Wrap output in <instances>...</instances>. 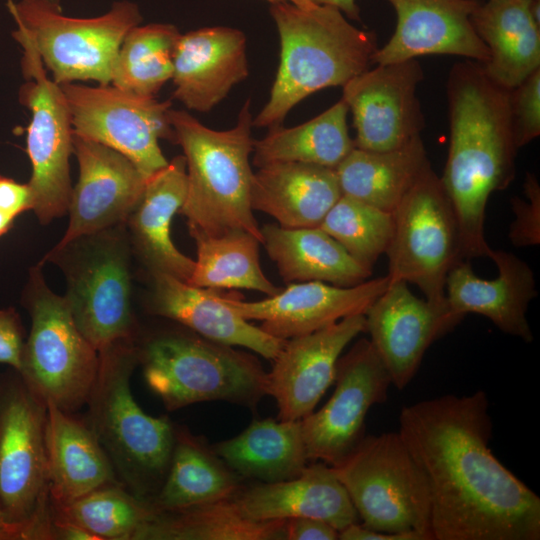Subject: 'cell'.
<instances>
[{
	"mask_svg": "<svg viewBox=\"0 0 540 540\" xmlns=\"http://www.w3.org/2000/svg\"><path fill=\"white\" fill-rule=\"evenodd\" d=\"M364 315L365 331L398 390L414 378L430 345L459 323L447 304L416 297L400 280H390Z\"/></svg>",
	"mask_w": 540,
	"mask_h": 540,
	"instance_id": "cell-17",
	"label": "cell"
},
{
	"mask_svg": "<svg viewBox=\"0 0 540 540\" xmlns=\"http://www.w3.org/2000/svg\"><path fill=\"white\" fill-rule=\"evenodd\" d=\"M234 497L177 511H157L138 540L285 539L287 520H252L243 515Z\"/></svg>",
	"mask_w": 540,
	"mask_h": 540,
	"instance_id": "cell-35",
	"label": "cell"
},
{
	"mask_svg": "<svg viewBox=\"0 0 540 540\" xmlns=\"http://www.w3.org/2000/svg\"><path fill=\"white\" fill-rule=\"evenodd\" d=\"M1 391L0 508L24 540H51L46 404L22 379Z\"/></svg>",
	"mask_w": 540,
	"mask_h": 540,
	"instance_id": "cell-11",
	"label": "cell"
},
{
	"mask_svg": "<svg viewBox=\"0 0 540 540\" xmlns=\"http://www.w3.org/2000/svg\"><path fill=\"white\" fill-rule=\"evenodd\" d=\"M239 491L237 477L216 453L178 431L165 482L151 503L158 512H170L233 498Z\"/></svg>",
	"mask_w": 540,
	"mask_h": 540,
	"instance_id": "cell-33",
	"label": "cell"
},
{
	"mask_svg": "<svg viewBox=\"0 0 540 540\" xmlns=\"http://www.w3.org/2000/svg\"><path fill=\"white\" fill-rule=\"evenodd\" d=\"M489 258L499 271L493 280L477 277L468 260L449 271L445 297L450 314L458 322L469 313L485 316L502 332L530 343L533 333L526 313L537 295L533 272L510 252L492 249Z\"/></svg>",
	"mask_w": 540,
	"mask_h": 540,
	"instance_id": "cell-23",
	"label": "cell"
},
{
	"mask_svg": "<svg viewBox=\"0 0 540 540\" xmlns=\"http://www.w3.org/2000/svg\"><path fill=\"white\" fill-rule=\"evenodd\" d=\"M180 34L167 23L132 28L116 55L111 84L137 95L156 96L172 78L173 52Z\"/></svg>",
	"mask_w": 540,
	"mask_h": 540,
	"instance_id": "cell-37",
	"label": "cell"
},
{
	"mask_svg": "<svg viewBox=\"0 0 540 540\" xmlns=\"http://www.w3.org/2000/svg\"><path fill=\"white\" fill-rule=\"evenodd\" d=\"M245 34L225 26L180 34L173 52V97L187 109L208 112L248 77Z\"/></svg>",
	"mask_w": 540,
	"mask_h": 540,
	"instance_id": "cell-22",
	"label": "cell"
},
{
	"mask_svg": "<svg viewBox=\"0 0 540 540\" xmlns=\"http://www.w3.org/2000/svg\"><path fill=\"white\" fill-rule=\"evenodd\" d=\"M331 467L363 526L433 540L426 480L398 432L365 436Z\"/></svg>",
	"mask_w": 540,
	"mask_h": 540,
	"instance_id": "cell-8",
	"label": "cell"
},
{
	"mask_svg": "<svg viewBox=\"0 0 540 540\" xmlns=\"http://www.w3.org/2000/svg\"><path fill=\"white\" fill-rule=\"evenodd\" d=\"M195 240L197 260L186 282L192 286L209 289H249L273 296L282 291L263 273L259 262L261 242L243 230L219 236L205 234L188 225Z\"/></svg>",
	"mask_w": 540,
	"mask_h": 540,
	"instance_id": "cell-36",
	"label": "cell"
},
{
	"mask_svg": "<svg viewBox=\"0 0 540 540\" xmlns=\"http://www.w3.org/2000/svg\"><path fill=\"white\" fill-rule=\"evenodd\" d=\"M339 531L326 521L299 517L286 521L285 539L288 540H336Z\"/></svg>",
	"mask_w": 540,
	"mask_h": 540,
	"instance_id": "cell-43",
	"label": "cell"
},
{
	"mask_svg": "<svg viewBox=\"0 0 540 540\" xmlns=\"http://www.w3.org/2000/svg\"><path fill=\"white\" fill-rule=\"evenodd\" d=\"M12 35L23 49L26 82L20 87L19 101L31 112L26 150L32 165L28 182L32 210L41 224H47L66 214L71 200L72 119L60 85L48 76L29 35L20 26Z\"/></svg>",
	"mask_w": 540,
	"mask_h": 540,
	"instance_id": "cell-13",
	"label": "cell"
},
{
	"mask_svg": "<svg viewBox=\"0 0 540 540\" xmlns=\"http://www.w3.org/2000/svg\"><path fill=\"white\" fill-rule=\"evenodd\" d=\"M7 7L59 85L88 80L111 84L121 43L143 19L139 6L127 0L114 2L109 11L91 18L66 16L61 5L49 0H8Z\"/></svg>",
	"mask_w": 540,
	"mask_h": 540,
	"instance_id": "cell-9",
	"label": "cell"
},
{
	"mask_svg": "<svg viewBox=\"0 0 540 540\" xmlns=\"http://www.w3.org/2000/svg\"><path fill=\"white\" fill-rule=\"evenodd\" d=\"M14 217L0 211V237H2L13 225Z\"/></svg>",
	"mask_w": 540,
	"mask_h": 540,
	"instance_id": "cell-48",
	"label": "cell"
},
{
	"mask_svg": "<svg viewBox=\"0 0 540 540\" xmlns=\"http://www.w3.org/2000/svg\"><path fill=\"white\" fill-rule=\"evenodd\" d=\"M531 0H488L472 14V24L489 50L487 75L512 90L540 69V25Z\"/></svg>",
	"mask_w": 540,
	"mask_h": 540,
	"instance_id": "cell-29",
	"label": "cell"
},
{
	"mask_svg": "<svg viewBox=\"0 0 540 540\" xmlns=\"http://www.w3.org/2000/svg\"><path fill=\"white\" fill-rule=\"evenodd\" d=\"M31 330L19 371L44 403L71 413L87 403L99 368V353L76 326L64 298L46 285L38 268L26 293Z\"/></svg>",
	"mask_w": 540,
	"mask_h": 540,
	"instance_id": "cell-10",
	"label": "cell"
},
{
	"mask_svg": "<svg viewBox=\"0 0 540 540\" xmlns=\"http://www.w3.org/2000/svg\"><path fill=\"white\" fill-rule=\"evenodd\" d=\"M510 108L518 149L540 135V69L510 90Z\"/></svg>",
	"mask_w": 540,
	"mask_h": 540,
	"instance_id": "cell-40",
	"label": "cell"
},
{
	"mask_svg": "<svg viewBox=\"0 0 540 540\" xmlns=\"http://www.w3.org/2000/svg\"><path fill=\"white\" fill-rule=\"evenodd\" d=\"M341 540H424L416 533H385L369 529L358 522L341 529L338 533Z\"/></svg>",
	"mask_w": 540,
	"mask_h": 540,
	"instance_id": "cell-45",
	"label": "cell"
},
{
	"mask_svg": "<svg viewBox=\"0 0 540 540\" xmlns=\"http://www.w3.org/2000/svg\"><path fill=\"white\" fill-rule=\"evenodd\" d=\"M31 189L26 184L0 175V211L16 218L27 210H32Z\"/></svg>",
	"mask_w": 540,
	"mask_h": 540,
	"instance_id": "cell-44",
	"label": "cell"
},
{
	"mask_svg": "<svg viewBox=\"0 0 540 540\" xmlns=\"http://www.w3.org/2000/svg\"><path fill=\"white\" fill-rule=\"evenodd\" d=\"M429 164L418 136L389 151L355 147L335 172L342 195L392 213Z\"/></svg>",
	"mask_w": 540,
	"mask_h": 540,
	"instance_id": "cell-31",
	"label": "cell"
},
{
	"mask_svg": "<svg viewBox=\"0 0 540 540\" xmlns=\"http://www.w3.org/2000/svg\"><path fill=\"white\" fill-rule=\"evenodd\" d=\"M364 331L365 315L358 314L285 341L265 385L276 400L279 420H301L314 411L334 382L340 354Z\"/></svg>",
	"mask_w": 540,
	"mask_h": 540,
	"instance_id": "cell-19",
	"label": "cell"
},
{
	"mask_svg": "<svg viewBox=\"0 0 540 540\" xmlns=\"http://www.w3.org/2000/svg\"><path fill=\"white\" fill-rule=\"evenodd\" d=\"M49 1H51V2H53L55 4H57V5H60V0H49Z\"/></svg>",
	"mask_w": 540,
	"mask_h": 540,
	"instance_id": "cell-51",
	"label": "cell"
},
{
	"mask_svg": "<svg viewBox=\"0 0 540 540\" xmlns=\"http://www.w3.org/2000/svg\"><path fill=\"white\" fill-rule=\"evenodd\" d=\"M152 310L175 320L200 336L228 346L247 348L274 360L286 340L276 338L241 317L224 294L192 286L165 273H152Z\"/></svg>",
	"mask_w": 540,
	"mask_h": 540,
	"instance_id": "cell-24",
	"label": "cell"
},
{
	"mask_svg": "<svg viewBox=\"0 0 540 540\" xmlns=\"http://www.w3.org/2000/svg\"><path fill=\"white\" fill-rule=\"evenodd\" d=\"M389 282L387 275L350 287L307 281L292 283L261 301L245 302L230 294H224V300L244 319L261 321L260 328L266 333L288 340L365 314Z\"/></svg>",
	"mask_w": 540,
	"mask_h": 540,
	"instance_id": "cell-20",
	"label": "cell"
},
{
	"mask_svg": "<svg viewBox=\"0 0 540 540\" xmlns=\"http://www.w3.org/2000/svg\"><path fill=\"white\" fill-rule=\"evenodd\" d=\"M215 453L245 477L276 482L298 476L309 461L301 421H253L241 434L218 443Z\"/></svg>",
	"mask_w": 540,
	"mask_h": 540,
	"instance_id": "cell-32",
	"label": "cell"
},
{
	"mask_svg": "<svg viewBox=\"0 0 540 540\" xmlns=\"http://www.w3.org/2000/svg\"><path fill=\"white\" fill-rule=\"evenodd\" d=\"M24 345L19 315L13 308L0 309V364H7L19 372Z\"/></svg>",
	"mask_w": 540,
	"mask_h": 540,
	"instance_id": "cell-42",
	"label": "cell"
},
{
	"mask_svg": "<svg viewBox=\"0 0 540 540\" xmlns=\"http://www.w3.org/2000/svg\"><path fill=\"white\" fill-rule=\"evenodd\" d=\"M335 390L316 412L301 419L308 459L341 463L365 437L370 408L387 399L389 373L370 340L361 339L336 366Z\"/></svg>",
	"mask_w": 540,
	"mask_h": 540,
	"instance_id": "cell-15",
	"label": "cell"
},
{
	"mask_svg": "<svg viewBox=\"0 0 540 540\" xmlns=\"http://www.w3.org/2000/svg\"><path fill=\"white\" fill-rule=\"evenodd\" d=\"M74 134L104 144L131 160L146 180L164 168L159 140L175 143L170 122L171 101L137 95L108 85L77 82L60 85Z\"/></svg>",
	"mask_w": 540,
	"mask_h": 540,
	"instance_id": "cell-14",
	"label": "cell"
},
{
	"mask_svg": "<svg viewBox=\"0 0 540 540\" xmlns=\"http://www.w3.org/2000/svg\"><path fill=\"white\" fill-rule=\"evenodd\" d=\"M349 108L341 98L313 119L291 128L276 126L253 143L258 168L275 162H300L335 169L355 148L347 127Z\"/></svg>",
	"mask_w": 540,
	"mask_h": 540,
	"instance_id": "cell-34",
	"label": "cell"
},
{
	"mask_svg": "<svg viewBox=\"0 0 540 540\" xmlns=\"http://www.w3.org/2000/svg\"><path fill=\"white\" fill-rule=\"evenodd\" d=\"M524 191L529 201L511 199L516 219L511 224L509 238L516 247L540 243V186L534 174H526Z\"/></svg>",
	"mask_w": 540,
	"mask_h": 540,
	"instance_id": "cell-41",
	"label": "cell"
},
{
	"mask_svg": "<svg viewBox=\"0 0 540 540\" xmlns=\"http://www.w3.org/2000/svg\"><path fill=\"white\" fill-rule=\"evenodd\" d=\"M170 122L186 160L187 191L179 210L188 225L219 236L243 230L261 243L262 232L251 206L253 172L250 155L253 118L250 100L243 104L235 125L213 130L185 110L170 109Z\"/></svg>",
	"mask_w": 540,
	"mask_h": 540,
	"instance_id": "cell-4",
	"label": "cell"
},
{
	"mask_svg": "<svg viewBox=\"0 0 540 540\" xmlns=\"http://www.w3.org/2000/svg\"><path fill=\"white\" fill-rule=\"evenodd\" d=\"M128 246L121 224L56 246L46 257L63 270L73 320L98 352L132 338Z\"/></svg>",
	"mask_w": 540,
	"mask_h": 540,
	"instance_id": "cell-7",
	"label": "cell"
},
{
	"mask_svg": "<svg viewBox=\"0 0 540 540\" xmlns=\"http://www.w3.org/2000/svg\"><path fill=\"white\" fill-rule=\"evenodd\" d=\"M397 432L426 480L433 540L540 539V498L490 449L484 391L405 406Z\"/></svg>",
	"mask_w": 540,
	"mask_h": 540,
	"instance_id": "cell-1",
	"label": "cell"
},
{
	"mask_svg": "<svg viewBox=\"0 0 540 540\" xmlns=\"http://www.w3.org/2000/svg\"><path fill=\"white\" fill-rule=\"evenodd\" d=\"M138 358L148 386L169 411L217 400L254 407L266 395L267 373L255 357L204 337L161 334Z\"/></svg>",
	"mask_w": 540,
	"mask_h": 540,
	"instance_id": "cell-6",
	"label": "cell"
},
{
	"mask_svg": "<svg viewBox=\"0 0 540 540\" xmlns=\"http://www.w3.org/2000/svg\"><path fill=\"white\" fill-rule=\"evenodd\" d=\"M1 393L2 391H1V386H0V420H1Z\"/></svg>",
	"mask_w": 540,
	"mask_h": 540,
	"instance_id": "cell-50",
	"label": "cell"
},
{
	"mask_svg": "<svg viewBox=\"0 0 540 540\" xmlns=\"http://www.w3.org/2000/svg\"><path fill=\"white\" fill-rule=\"evenodd\" d=\"M315 5H329L338 8L349 19L361 21L360 9L355 0H309Z\"/></svg>",
	"mask_w": 540,
	"mask_h": 540,
	"instance_id": "cell-46",
	"label": "cell"
},
{
	"mask_svg": "<svg viewBox=\"0 0 540 540\" xmlns=\"http://www.w3.org/2000/svg\"><path fill=\"white\" fill-rule=\"evenodd\" d=\"M280 38V63L267 103L253 126H280L289 111L309 95L343 86L367 70L378 49L375 32L352 25L336 7L301 8L271 4Z\"/></svg>",
	"mask_w": 540,
	"mask_h": 540,
	"instance_id": "cell-3",
	"label": "cell"
},
{
	"mask_svg": "<svg viewBox=\"0 0 540 540\" xmlns=\"http://www.w3.org/2000/svg\"><path fill=\"white\" fill-rule=\"evenodd\" d=\"M79 179L68 207L69 224L56 246L125 223L140 200L146 178L120 152L74 134Z\"/></svg>",
	"mask_w": 540,
	"mask_h": 540,
	"instance_id": "cell-18",
	"label": "cell"
},
{
	"mask_svg": "<svg viewBox=\"0 0 540 540\" xmlns=\"http://www.w3.org/2000/svg\"><path fill=\"white\" fill-rule=\"evenodd\" d=\"M0 540H24L23 528L9 522L0 508Z\"/></svg>",
	"mask_w": 540,
	"mask_h": 540,
	"instance_id": "cell-47",
	"label": "cell"
},
{
	"mask_svg": "<svg viewBox=\"0 0 540 540\" xmlns=\"http://www.w3.org/2000/svg\"><path fill=\"white\" fill-rule=\"evenodd\" d=\"M266 1L270 2L271 4L280 3V2H290L301 8H311V7L316 6L309 0H266Z\"/></svg>",
	"mask_w": 540,
	"mask_h": 540,
	"instance_id": "cell-49",
	"label": "cell"
},
{
	"mask_svg": "<svg viewBox=\"0 0 540 540\" xmlns=\"http://www.w3.org/2000/svg\"><path fill=\"white\" fill-rule=\"evenodd\" d=\"M234 500L243 515L255 521L309 517L340 531L359 520L344 486L323 462L307 465L294 478L239 491Z\"/></svg>",
	"mask_w": 540,
	"mask_h": 540,
	"instance_id": "cell-25",
	"label": "cell"
},
{
	"mask_svg": "<svg viewBox=\"0 0 540 540\" xmlns=\"http://www.w3.org/2000/svg\"><path fill=\"white\" fill-rule=\"evenodd\" d=\"M45 447L51 504L55 507L115 483V470L90 427L46 402Z\"/></svg>",
	"mask_w": 540,
	"mask_h": 540,
	"instance_id": "cell-27",
	"label": "cell"
},
{
	"mask_svg": "<svg viewBox=\"0 0 540 540\" xmlns=\"http://www.w3.org/2000/svg\"><path fill=\"white\" fill-rule=\"evenodd\" d=\"M387 276L419 287L425 298L446 305L449 271L463 259L457 219L441 178L429 164L392 212Z\"/></svg>",
	"mask_w": 540,
	"mask_h": 540,
	"instance_id": "cell-12",
	"label": "cell"
},
{
	"mask_svg": "<svg viewBox=\"0 0 540 540\" xmlns=\"http://www.w3.org/2000/svg\"><path fill=\"white\" fill-rule=\"evenodd\" d=\"M446 95L450 143L440 178L457 219L463 259L489 257L486 205L514 180L519 150L510 90L492 80L482 63L465 59L450 69Z\"/></svg>",
	"mask_w": 540,
	"mask_h": 540,
	"instance_id": "cell-2",
	"label": "cell"
},
{
	"mask_svg": "<svg viewBox=\"0 0 540 540\" xmlns=\"http://www.w3.org/2000/svg\"><path fill=\"white\" fill-rule=\"evenodd\" d=\"M342 196L335 169L275 162L253 173L251 206L286 228L318 227Z\"/></svg>",
	"mask_w": 540,
	"mask_h": 540,
	"instance_id": "cell-28",
	"label": "cell"
},
{
	"mask_svg": "<svg viewBox=\"0 0 540 540\" xmlns=\"http://www.w3.org/2000/svg\"><path fill=\"white\" fill-rule=\"evenodd\" d=\"M186 191V160L178 155L146 180L140 200L125 221L130 242L150 273H165L184 282L189 280L195 261L175 247L170 226Z\"/></svg>",
	"mask_w": 540,
	"mask_h": 540,
	"instance_id": "cell-26",
	"label": "cell"
},
{
	"mask_svg": "<svg viewBox=\"0 0 540 540\" xmlns=\"http://www.w3.org/2000/svg\"><path fill=\"white\" fill-rule=\"evenodd\" d=\"M55 513L72 521L96 540H138L157 510L118 482L99 487L69 504L55 507Z\"/></svg>",
	"mask_w": 540,
	"mask_h": 540,
	"instance_id": "cell-38",
	"label": "cell"
},
{
	"mask_svg": "<svg viewBox=\"0 0 540 540\" xmlns=\"http://www.w3.org/2000/svg\"><path fill=\"white\" fill-rule=\"evenodd\" d=\"M98 353L87 425L131 492L146 500L150 485L168 471L175 431L167 417L146 414L132 395L130 378L139 361L132 338Z\"/></svg>",
	"mask_w": 540,
	"mask_h": 540,
	"instance_id": "cell-5",
	"label": "cell"
},
{
	"mask_svg": "<svg viewBox=\"0 0 540 540\" xmlns=\"http://www.w3.org/2000/svg\"><path fill=\"white\" fill-rule=\"evenodd\" d=\"M262 244L286 283L328 282L350 287L371 276L333 237L318 227L286 228L273 224L262 229Z\"/></svg>",
	"mask_w": 540,
	"mask_h": 540,
	"instance_id": "cell-30",
	"label": "cell"
},
{
	"mask_svg": "<svg viewBox=\"0 0 540 540\" xmlns=\"http://www.w3.org/2000/svg\"><path fill=\"white\" fill-rule=\"evenodd\" d=\"M397 15L389 41L375 51L376 65L425 55H454L485 64L489 50L472 24L478 0H386Z\"/></svg>",
	"mask_w": 540,
	"mask_h": 540,
	"instance_id": "cell-21",
	"label": "cell"
},
{
	"mask_svg": "<svg viewBox=\"0 0 540 540\" xmlns=\"http://www.w3.org/2000/svg\"><path fill=\"white\" fill-rule=\"evenodd\" d=\"M359 263L372 269L390 244L394 220L391 212L342 195L319 225Z\"/></svg>",
	"mask_w": 540,
	"mask_h": 540,
	"instance_id": "cell-39",
	"label": "cell"
},
{
	"mask_svg": "<svg viewBox=\"0 0 540 540\" xmlns=\"http://www.w3.org/2000/svg\"><path fill=\"white\" fill-rule=\"evenodd\" d=\"M423 79L420 62L409 59L368 68L342 86L356 148L389 151L421 136L425 117L417 89Z\"/></svg>",
	"mask_w": 540,
	"mask_h": 540,
	"instance_id": "cell-16",
	"label": "cell"
}]
</instances>
